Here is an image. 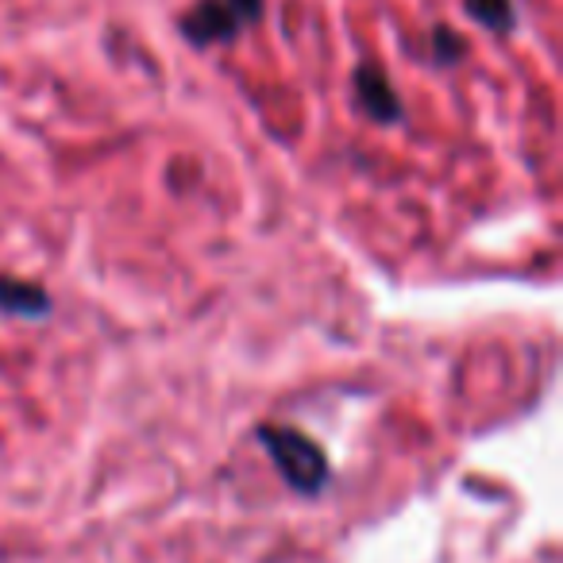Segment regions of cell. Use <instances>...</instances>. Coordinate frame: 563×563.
I'll use <instances>...</instances> for the list:
<instances>
[{
  "mask_svg": "<svg viewBox=\"0 0 563 563\" xmlns=\"http://www.w3.org/2000/svg\"><path fill=\"white\" fill-rule=\"evenodd\" d=\"M258 444L271 452L274 467L298 494H321L329 486V455L317 440H309L301 429H286V424H263L258 429Z\"/></svg>",
  "mask_w": 563,
  "mask_h": 563,
  "instance_id": "6da1fadb",
  "label": "cell"
},
{
  "mask_svg": "<svg viewBox=\"0 0 563 563\" xmlns=\"http://www.w3.org/2000/svg\"><path fill=\"white\" fill-rule=\"evenodd\" d=\"M263 16V0H201L181 16V35L194 47L228 43Z\"/></svg>",
  "mask_w": 563,
  "mask_h": 563,
  "instance_id": "7a4b0ae2",
  "label": "cell"
},
{
  "mask_svg": "<svg viewBox=\"0 0 563 563\" xmlns=\"http://www.w3.org/2000/svg\"><path fill=\"white\" fill-rule=\"evenodd\" d=\"M355 97H360V109L367 112L375 124H398V120L406 117L390 78H386V70H378L375 63H363L360 70H355Z\"/></svg>",
  "mask_w": 563,
  "mask_h": 563,
  "instance_id": "3957f363",
  "label": "cell"
},
{
  "mask_svg": "<svg viewBox=\"0 0 563 563\" xmlns=\"http://www.w3.org/2000/svg\"><path fill=\"white\" fill-rule=\"evenodd\" d=\"M0 309L12 317H27V321H43V317H51V298L35 282L0 274Z\"/></svg>",
  "mask_w": 563,
  "mask_h": 563,
  "instance_id": "277c9868",
  "label": "cell"
},
{
  "mask_svg": "<svg viewBox=\"0 0 563 563\" xmlns=\"http://www.w3.org/2000/svg\"><path fill=\"white\" fill-rule=\"evenodd\" d=\"M463 9H467L471 20L486 27V32H514L517 24V12H514V0H463Z\"/></svg>",
  "mask_w": 563,
  "mask_h": 563,
  "instance_id": "5b68a950",
  "label": "cell"
},
{
  "mask_svg": "<svg viewBox=\"0 0 563 563\" xmlns=\"http://www.w3.org/2000/svg\"><path fill=\"white\" fill-rule=\"evenodd\" d=\"M432 51H437L440 66H455L463 55H467V43H463L452 27H437V32H432Z\"/></svg>",
  "mask_w": 563,
  "mask_h": 563,
  "instance_id": "8992f818",
  "label": "cell"
}]
</instances>
